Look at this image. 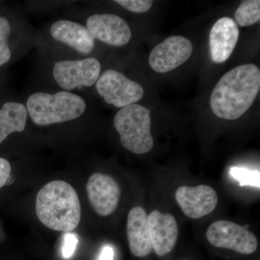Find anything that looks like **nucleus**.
Here are the masks:
<instances>
[{
    "instance_id": "nucleus-1",
    "label": "nucleus",
    "mask_w": 260,
    "mask_h": 260,
    "mask_svg": "<svg viewBox=\"0 0 260 260\" xmlns=\"http://www.w3.org/2000/svg\"><path fill=\"white\" fill-rule=\"evenodd\" d=\"M259 88V68L253 64L238 66L225 73L215 85L210 108L220 119H239L251 107Z\"/></svg>"
},
{
    "instance_id": "nucleus-2",
    "label": "nucleus",
    "mask_w": 260,
    "mask_h": 260,
    "mask_svg": "<svg viewBox=\"0 0 260 260\" xmlns=\"http://www.w3.org/2000/svg\"><path fill=\"white\" fill-rule=\"evenodd\" d=\"M81 212L78 193L66 181H51L38 193L36 200L38 218L51 230L63 232L74 230L81 220Z\"/></svg>"
},
{
    "instance_id": "nucleus-3",
    "label": "nucleus",
    "mask_w": 260,
    "mask_h": 260,
    "mask_svg": "<svg viewBox=\"0 0 260 260\" xmlns=\"http://www.w3.org/2000/svg\"><path fill=\"white\" fill-rule=\"evenodd\" d=\"M25 107L36 124L47 126L78 119L85 112L86 103L83 98L68 91L39 92L29 96Z\"/></svg>"
},
{
    "instance_id": "nucleus-4",
    "label": "nucleus",
    "mask_w": 260,
    "mask_h": 260,
    "mask_svg": "<svg viewBox=\"0 0 260 260\" xmlns=\"http://www.w3.org/2000/svg\"><path fill=\"white\" fill-rule=\"evenodd\" d=\"M114 124L120 135L121 145L126 150L145 154L153 148L151 117L147 108L137 104L122 108L116 114Z\"/></svg>"
},
{
    "instance_id": "nucleus-5",
    "label": "nucleus",
    "mask_w": 260,
    "mask_h": 260,
    "mask_svg": "<svg viewBox=\"0 0 260 260\" xmlns=\"http://www.w3.org/2000/svg\"><path fill=\"white\" fill-rule=\"evenodd\" d=\"M96 89L107 104L121 109L136 104L144 95L140 84L114 70H108L99 77Z\"/></svg>"
},
{
    "instance_id": "nucleus-6",
    "label": "nucleus",
    "mask_w": 260,
    "mask_h": 260,
    "mask_svg": "<svg viewBox=\"0 0 260 260\" xmlns=\"http://www.w3.org/2000/svg\"><path fill=\"white\" fill-rule=\"evenodd\" d=\"M206 237L212 245L230 249L242 254H253L257 248V239L244 226L228 220H218L208 228Z\"/></svg>"
},
{
    "instance_id": "nucleus-7",
    "label": "nucleus",
    "mask_w": 260,
    "mask_h": 260,
    "mask_svg": "<svg viewBox=\"0 0 260 260\" xmlns=\"http://www.w3.org/2000/svg\"><path fill=\"white\" fill-rule=\"evenodd\" d=\"M102 65L95 58L81 60L56 61L53 76L58 85L64 90H73L90 87L100 77Z\"/></svg>"
},
{
    "instance_id": "nucleus-8",
    "label": "nucleus",
    "mask_w": 260,
    "mask_h": 260,
    "mask_svg": "<svg viewBox=\"0 0 260 260\" xmlns=\"http://www.w3.org/2000/svg\"><path fill=\"white\" fill-rule=\"evenodd\" d=\"M192 51V44L189 39L174 36L154 48L149 56V63L154 71L168 73L186 62Z\"/></svg>"
},
{
    "instance_id": "nucleus-9",
    "label": "nucleus",
    "mask_w": 260,
    "mask_h": 260,
    "mask_svg": "<svg viewBox=\"0 0 260 260\" xmlns=\"http://www.w3.org/2000/svg\"><path fill=\"white\" fill-rule=\"evenodd\" d=\"M86 190L92 208L101 216H108L117 208L121 189L111 176L95 173L89 177Z\"/></svg>"
},
{
    "instance_id": "nucleus-10",
    "label": "nucleus",
    "mask_w": 260,
    "mask_h": 260,
    "mask_svg": "<svg viewBox=\"0 0 260 260\" xmlns=\"http://www.w3.org/2000/svg\"><path fill=\"white\" fill-rule=\"evenodd\" d=\"M175 197L182 211L191 219L203 218L211 213L218 201L215 189L205 184L181 186L176 191Z\"/></svg>"
},
{
    "instance_id": "nucleus-11",
    "label": "nucleus",
    "mask_w": 260,
    "mask_h": 260,
    "mask_svg": "<svg viewBox=\"0 0 260 260\" xmlns=\"http://www.w3.org/2000/svg\"><path fill=\"white\" fill-rule=\"evenodd\" d=\"M86 26L93 39L114 47L126 45L131 39L129 25L116 15H91L87 20Z\"/></svg>"
},
{
    "instance_id": "nucleus-12",
    "label": "nucleus",
    "mask_w": 260,
    "mask_h": 260,
    "mask_svg": "<svg viewBox=\"0 0 260 260\" xmlns=\"http://www.w3.org/2000/svg\"><path fill=\"white\" fill-rule=\"evenodd\" d=\"M152 247L158 256L169 254L177 244L178 224L174 215L153 210L148 216Z\"/></svg>"
},
{
    "instance_id": "nucleus-13",
    "label": "nucleus",
    "mask_w": 260,
    "mask_h": 260,
    "mask_svg": "<svg viewBox=\"0 0 260 260\" xmlns=\"http://www.w3.org/2000/svg\"><path fill=\"white\" fill-rule=\"evenodd\" d=\"M239 38V30L235 20L223 17L214 24L210 32V51L215 63L225 62L235 49Z\"/></svg>"
},
{
    "instance_id": "nucleus-14",
    "label": "nucleus",
    "mask_w": 260,
    "mask_h": 260,
    "mask_svg": "<svg viewBox=\"0 0 260 260\" xmlns=\"http://www.w3.org/2000/svg\"><path fill=\"white\" fill-rule=\"evenodd\" d=\"M53 39L67 44L80 54H89L95 47V42L86 27L68 20H61L51 27Z\"/></svg>"
},
{
    "instance_id": "nucleus-15",
    "label": "nucleus",
    "mask_w": 260,
    "mask_h": 260,
    "mask_svg": "<svg viewBox=\"0 0 260 260\" xmlns=\"http://www.w3.org/2000/svg\"><path fill=\"white\" fill-rule=\"evenodd\" d=\"M128 242L132 254L144 257L151 252V240L149 232L148 215L144 208L135 207L130 210L126 223Z\"/></svg>"
},
{
    "instance_id": "nucleus-16",
    "label": "nucleus",
    "mask_w": 260,
    "mask_h": 260,
    "mask_svg": "<svg viewBox=\"0 0 260 260\" xmlns=\"http://www.w3.org/2000/svg\"><path fill=\"white\" fill-rule=\"evenodd\" d=\"M28 112L23 104L7 102L0 109V144L10 134L22 133L26 126Z\"/></svg>"
},
{
    "instance_id": "nucleus-17",
    "label": "nucleus",
    "mask_w": 260,
    "mask_h": 260,
    "mask_svg": "<svg viewBox=\"0 0 260 260\" xmlns=\"http://www.w3.org/2000/svg\"><path fill=\"white\" fill-rule=\"evenodd\" d=\"M260 19V1L248 0L239 5L235 13L236 23L246 27L257 23Z\"/></svg>"
},
{
    "instance_id": "nucleus-18",
    "label": "nucleus",
    "mask_w": 260,
    "mask_h": 260,
    "mask_svg": "<svg viewBox=\"0 0 260 260\" xmlns=\"http://www.w3.org/2000/svg\"><path fill=\"white\" fill-rule=\"evenodd\" d=\"M229 174L239 182V186H252L259 188L260 173L259 170H250L247 168L232 167Z\"/></svg>"
},
{
    "instance_id": "nucleus-19",
    "label": "nucleus",
    "mask_w": 260,
    "mask_h": 260,
    "mask_svg": "<svg viewBox=\"0 0 260 260\" xmlns=\"http://www.w3.org/2000/svg\"><path fill=\"white\" fill-rule=\"evenodd\" d=\"M11 32V28L8 19L0 16V66L8 62L11 58L8 41Z\"/></svg>"
},
{
    "instance_id": "nucleus-20",
    "label": "nucleus",
    "mask_w": 260,
    "mask_h": 260,
    "mask_svg": "<svg viewBox=\"0 0 260 260\" xmlns=\"http://www.w3.org/2000/svg\"><path fill=\"white\" fill-rule=\"evenodd\" d=\"M114 2L125 9L137 13L148 12L153 4L151 0H116Z\"/></svg>"
},
{
    "instance_id": "nucleus-21",
    "label": "nucleus",
    "mask_w": 260,
    "mask_h": 260,
    "mask_svg": "<svg viewBox=\"0 0 260 260\" xmlns=\"http://www.w3.org/2000/svg\"><path fill=\"white\" fill-rule=\"evenodd\" d=\"M78 239L74 234H68L65 235L64 245L62 248V254L65 259L71 257L74 254Z\"/></svg>"
},
{
    "instance_id": "nucleus-22",
    "label": "nucleus",
    "mask_w": 260,
    "mask_h": 260,
    "mask_svg": "<svg viewBox=\"0 0 260 260\" xmlns=\"http://www.w3.org/2000/svg\"><path fill=\"white\" fill-rule=\"evenodd\" d=\"M11 171L10 162L7 159L0 158V189L9 181Z\"/></svg>"
},
{
    "instance_id": "nucleus-23",
    "label": "nucleus",
    "mask_w": 260,
    "mask_h": 260,
    "mask_svg": "<svg viewBox=\"0 0 260 260\" xmlns=\"http://www.w3.org/2000/svg\"><path fill=\"white\" fill-rule=\"evenodd\" d=\"M114 249L111 246H104L101 251L99 260H114Z\"/></svg>"
},
{
    "instance_id": "nucleus-24",
    "label": "nucleus",
    "mask_w": 260,
    "mask_h": 260,
    "mask_svg": "<svg viewBox=\"0 0 260 260\" xmlns=\"http://www.w3.org/2000/svg\"><path fill=\"white\" fill-rule=\"evenodd\" d=\"M184 260H187V259H184Z\"/></svg>"
}]
</instances>
